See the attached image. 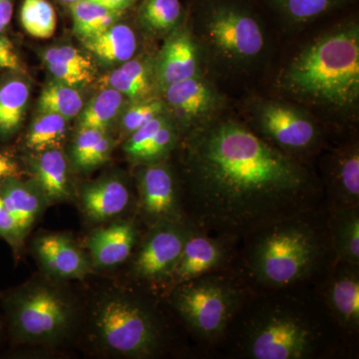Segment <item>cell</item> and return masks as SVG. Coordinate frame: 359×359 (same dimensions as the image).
<instances>
[{"label":"cell","instance_id":"6da1fadb","mask_svg":"<svg viewBox=\"0 0 359 359\" xmlns=\"http://www.w3.org/2000/svg\"><path fill=\"white\" fill-rule=\"evenodd\" d=\"M179 180L189 223L240 243L325 205L316 163L269 145L233 110L181 137Z\"/></svg>","mask_w":359,"mask_h":359},{"label":"cell","instance_id":"7a4b0ae2","mask_svg":"<svg viewBox=\"0 0 359 359\" xmlns=\"http://www.w3.org/2000/svg\"><path fill=\"white\" fill-rule=\"evenodd\" d=\"M273 61L271 95L316 116L330 133L355 132L359 119V18L355 7L308 28Z\"/></svg>","mask_w":359,"mask_h":359},{"label":"cell","instance_id":"3957f363","mask_svg":"<svg viewBox=\"0 0 359 359\" xmlns=\"http://www.w3.org/2000/svg\"><path fill=\"white\" fill-rule=\"evenodd\" d=\"M235 359L354 358L318 285L252 292L216 351Z\"/></svg>","mask_w":359,"mask_h":359},{"label":"cell","instance_id":"277c9868","mask_svg":"<svg viewBox=\"0 0 359 359\" xmlns=\"http://www.w3.org/2000/svg\"><path fill=\"white\" fill-rule=\"evenodd\" d=\"M337 261L325 205L241 241L233 269L252 292L318 285Z\"/></svg>","mask_w":359,"mask_h":359},{"label":"cell","instance_id":"5b68a950","mask_svg":"<svg viewBox=\"0 0 359 359\" xmlns=\"http://www.w3.org/2000/svg\"><path fill=\"white\" fill-rule=\"evenodd\" d=\"M187 11L205 72L219 84L266 75L278 32L259 0H190Z\"/></svg>","mask_w":359,"mask_h":359},{"label":"cell","instance_id":"8992f818","mask_svg":"<svg viewBox=\"0 0 359 359\" xmlns=\"http://www.w3.org/2000/svg\"><path fill=\"white\" fill-rule=\"evenodd\" d=\"M101 295L91 313V337L112 358L148 359L171 349L172 325L155 301L156 290L143 285Z\"/></svg>","mask_w":359,"mask_h":359},{"label":"cell","instance_id":"52a82bcc","mask_svg":"<svg viewBox=\"0 0 359 359\" xmlns=\"http://www.w3.org/2000/svg\"><path fill=\"white\" fill-rule=\"evenodd\" d=\"M167 304L204 353L216 351L250 290L233 269L171 287Z\"/></svg>","mask_w":359,"mask_h":359},{"label":"cell","instance_id":"ba28073f","mask_svg":"<svg viewBox=\"0 0 359 359\" xmlns=\"http://www.w3.org/2000/svg\"><path fill=\"white\" fill-rule=\"evenodd\" d=\"M9 335L25 346H52L74 328L77 308L71 295L47 278H35L0 294Z\"/></svg>","mask_w":359,"mask_h":359},{"label":"cell","instance_id":"9c48e42d","mask_svg":"<svg viewBox=\"0 0 359 359\" xmlns=\"http://www.w3.org/2000/svg\"><path fill=\"white\" fill-rule=\"evenodd\" d=\"M242 119L269 145L306 162L316 163L328 145L330 131L309 111L287 99L250 93Z\"/></svg>","mask_w":359,"mask_h":359},{"label":"cell","instance_id":"30bf717a","mask_svg":"<svg viewBox=\"0 0 359 359\" xmlns=\"http://www.w3.org/2000/svg\"><path fill=\"white\" fill-rule=\"evenodd\" d=\"M192 224L162 221L148 226L131 259L130 278L135 285L166 290Z\"/></svg>","mask_w":359,"mask_h":359},{"label":"cell","instance_id":"8fae6325","mask_svg":"<svg viewBox=\"0 0 359 359\" xmlns=\"http://www.w3.org/2000/svg\"><path fill=\"white\" fill-rule=\"evenodd\" d=\"M160 97L181 137L231 110L230 99L207 72L169 85L161 91Z\"/></svg>","mask_w":359,"mask_h":359},{"label":"cell","instance_id":"7c38bea8","mask_svg":"<svg viewBox=\"0 0 359 359\" xmlns=\"http://www.w3.org/2000/svg\"><path fill=\"white\" fill-rule=\"evenodd\" d=\"M139 214L148 226L162 221L189 223L178 174L168 160L138 165L136 173Z\"/></svg>","mask_w":359,"mask_h":359},{"label":"cell","instance_id":"4fadbf2b","mask_svg":"<svg viewBox=\"0 0 359 359\" xmlns=\"http://www.w3.org/2000/svg\"><path fill=\"white\" fill-rule=\"evenodd\" d=\"M318 175L327 208L359 205V139L358 132L344 135L332 147L328 144L318 156Z\"/></svg>","mask_w":359,"mask_h":359},{"label":"cell","instance_id":"5bb4252c","mask_svg":"<svg viewBox=\"0 0 359 359\" xmlns=\"http://www.w3.org/2000/svg\"><path fill=\"white\" fill-rule=\"evenodd\" d=\"M327 313L347 342L359 346V264L337 259L318 285Z\"/></svg>","mask_w":359,"mask_h":359},{"label":"cell","instance_id":"9a60e30c","mask_svg":"<svg viewBox=\"0 0 359 359\" xmlns=\"http://www.w3.org/2000/svg\"><path fill=\"white\" fill-rule=\"evenodd\" d=\"M238 245L237 241L209 235L192 224L165 292L207 273L233 268Z\"/></svg>","mask_w":359,"mask_h":359},{"label":"cell","instance_id":"2e32d148","mask_svg":"<svg viewBox=\"0 0 359 359\" xmlns=\"http://www.w3.org/2000/svg\"><path fill=\"white\" fill-rule=\"evenodd\" d=\"M205 72L202 52L187 20L168 34L156 53V75L160 93L169 85Z\"/></svg>","mask_w":359,"mask_h":359},{"label":"cell","instance_id":"e0dca14e","mask_svg":"<svg viewBox=\"0 0 359 359\" xmlns=\"http://www.w3.org/2000/svg\"><path fill=\"white\" fill-rule=\"evenodd\" d=\"M32 252L45 276L56 280H83L91 273V259L65 233H42L32 242Z\"/></svg>","mask_w":359,"mask_h":359},{"label":"cell","instance_id":"ac0fdd59","mask_svg":"<svg viewBox=\"0 0 359 359\" xmlns=\"http://www.w3.org/2000/svg\"><path fill=\"white\" fill-rule=\"evenodd\" d=\"M278 32L292 36L353 8L358 0H259Z\"/></svg>","mask_w":359,"mask_h":359},{"label":"cell","instance_id":"d6986e66","mask_svg":"<svg viewBox=\"0 0 359 359\" xmlns=\"http://www.w3.org/2000/svg\"><path fill=\"white\" fill-rule=\"evenodd\" d=\"M181 140L178 126L169 113H163L130 135L123 150L136 165L169 160Z\"/></svg>","mask_w":359,"mask_h":359},{"label":"cell","instance_id":"ffe728a7","mask_svg":"<svg viewBox=\"0 0 359 359\" xmlns=\"http://www.w3.org/2000/svg\"><path fill=\"white\" fill-rule=\"evenodd\" d=\"M138 238L132 219H120L92 231L86 240L92 266L110 269L124 264L136 249Z\"/></svg>","mask_w":359,"mask_h":359},{"label":"cell","instance_id":"44dd1931","mask_svg":"<svg viewBox=\"0 0 359 359\" xmlns=\"http://www.w3.org/2000/svg\"><path fill=\"white\" fill-rule=\"evenodd\" d=\"M79 198L84 216L95 224L121 216L133 204L129 186L119 177H107L88 184Z\"/></svg>","mask_w":359,"mask_h":359},{"label":"cell","instance_id":"7402d4cb","mask_svg":"<svg viewBox=\"0 0 359 359\" xmlns=\"http://www.w3.org/2000/svg\"><path fill=\"white\" fill-rule=\"evenodd\" d=\"M103 88H113L130 102L160 96L156 75V53L130 59L120 67L110 71L100 79Z\"/></svg>","mask_w":359,"mask_h":359},{"label":"cell","instance_id":"603a6c76","mask_svg":"<svg viewBox=\"0 0 359 359\" xmlns=\"http://www.w3.org/2000/svg\"><path fill=\"white\" fill-rule=\"evenodd\" d=\"M0 198L13 215L25 238L48 205L44 194L36 183L23 181L22 178H7L0 181Z\"/></svg>","mask_w":359,"mask_h":359},{"label":"cell","instance_id":"cb8c5ba5","mask_svg":"<svg viewBox=\"0 0 359 359\" xmlns=\"http://www.w3.org/2000/svg\"><path fill=\"white\" fill-rule=\"evenodd\" d=\"M34 182L44 194L48 205L66 203L74 197L69 165L61 149L37 153L32 160Z\"/></svg>","mask_w":359,"mask_h":359},{"label":"cell","instance_id":"d4e9b609","mask_svg":"<svg viewBox=\"0 0 359 359\" xmlns=\"http://www.w3.org/2000/svg\"><path fill=\"white\" fill-rule=\"evenodd\" d=\"M47 69L59 82L70 86L91 84L96 77V68L92 59L69 45L54 46L43 54Z\"/></svg>","mask_w":359,"mask_h":359},{"label":"cell","instance_id":"484cf974","mask_svg":"<svg viewBox=\"0 0 359 359\" xmlns=\"http://www.w3.org/2000/svg\"><path fill=\"white\" fill-rule=\"evenodd\" d=\"M82 41L87 50L96 57L104 62L116 65H122L134 58L140 45L134 28L119 21L100 34Z\"/></svg>","mask_w":359,"mask_h":359},{"label":"cell","instance_id":"4316f807","mask_svg":"<svg viewBox=\"0 0 359 359\" xmlns=\"http://www.w3.org/2000/svg\"><path fill=\"white\" fill-rule=\"evenodd\" d=\"M188 11L181 0H141L137 22L144 34L163 39L187 20Z\"/></svg>","mask_w":359,"mask_h":359},{"label":"cell","instance_id":"83f0119b","mask_svg":"<svg viewBox=\"0 0 359 359\" xmlns=\"http://www.w3.org/2000/svg\"><path fill=\"white\" fill-rule=\"evenodd\" d=\"M325 210L337 259L359 264V205Z\"/></svg>","mask_w":359,"mask_h":359},{"label":"cell","instance_id":"f1b7e54d","mask_svg":"<svg viewBox=\"0 0 359 359\" xmlns=\"http://www.w3.org/2000/svg\"><path fill=\"white\" fill-rule=\"evenodd\" d=\"M114 143L103 130L79 128L73 143L71 156L75 166L92 170L109 160Z\"/></svg>","mask_w":359,"mask_h":359},{"label":"cell","instance_id":"f546056e","mask_svg":"<svg viewBox=\"0 0 359 359\" xmlns=\"http://www.w3.org/2000/svg\"><path fill=\"white\" fill-rule=\"evenodd\" d=\"M68 6L72 16L73 32L81 40L105 32L125 13L112 11L92 0H79Z\"/></svg>","mask_w":359,"mask_h":359},{"label":"cell","instance_id":"4dcf8cb0","mask_svg":"<svg viewBox=\"0 0 359 359\" xmlns=\"http://www.w3.org/2000/svg\"><path fill=\"white\" fill-rule=\"evenodd\" d=\"M30 90L20 79H9L0 85V135L14 133L22 123Z\"/></svg>","mask_w":359,"mask_h":359},{"label":"cell","instance_id":"1f68e13d","mask_svg":"<svg viewBox=\"0 0 359 359\" xmlns=\"http://www.w3.org/2000/svg\"><path fill=\"white\" fill-rule=\"evenodd\" d=\"M127 98L113 88H103L87 104L79 119V128L106 131L124 109Z\"/></svg>","mask_w":359,"mask_h":359},{"label":"cell","instance_id":"d6a6232c","mask_svg":"<svg viewBox=\"0 0 359 359\" xmlns=\"http://www.w3.org/2000/svg\"><path fill=\"white\" fill-rule=\"evenodd\" d=\"M67 135V119L50 112H41L33 121L26 146L33 152L39 153L49 149H61Z\"/></svg>","mask_w":359,"mask_h":359},{"label":"cell","instance_id":"836d02e7","mask_svg":"<svg viewBox=\"0 0 359 359\" xmlns=\"http://www.w3.org/2000/svg\"><path fill=\"white\" fill-rule=\"evenodd\" d=\"M39 106L41 112L54 113L69 120L81 112L84 102L76 87L56 81L45 87Z\"/></svg>","mask_w":359,"mask_h":359},{"label":"cell","instance_id":"e575fe53","mask_svg":"<svg viewBox=\"0 0 359 359\" xmlns=\"http://www.w3.org/2000/svg\"><path fill=\"white\" fill-rule=\"evenodd\" d=\"M20 21L25 32L35 39H50L57 27L55 9L48 0H23Z\"/></svg>","mask_w":359,"mask_h":359},{"label":"cell","instance_id":"d590c367","mask_svg":"<svg viewBox=\"0 0 359 359\" xmlns=\"http://www.w3.org/2000/svg\"><path fill=\"white\" fill-rule=\"evenodd\" d=\"M166 112V105L160 96L130 102L128 107L124 108L121 116L120 124L123 134L128 138L130 135L147 124L149 121Z\"/></svg>","mask_w":359,"mask_h":359},{"label":"cell","instance_id":"8d00e7d4","mask_svg":"<svg viewBox=\"0 0 359 359\" xmlns=\"http://www.w3.org/2000/svg\"><path fill=\"white\" fill-rule=\"evenodd\" d=\"M0 238L11 245L16 256L20 254L25 245V238L21 233L20 226L7 210L4 201L0 198Z\"/></svg>","mask_w":359,"mask_h":359},{"label":"cell","instance_id":"74e56055","mask_svg":"<svg viewBox=\"0 0 359 359\" xmlns=\"http://www.w3.org/2000/svg\"><path fill=\"white\" fill-rule=\"evenodd\" d=\"M0 69L25 72L20 59L14 50L13 43L6 37L0 34Z\"/></svg>","mask_w":359,"mask_h":359},{"label":"cell","instance_id":"f35d334b","mask_svg":"<svg viewBox=\"0 0 359 359\" xmlns=\"http://www.w3.org/2000/svg\"><path fill=\"white\" fill-rule=\"evenodd\" d=\"M25 174L13 156L0 151V181L7 178H22Z\"/></svg>","mask_w":359,"mask_h":359},{"label":"cell","instance_id":"ab89813d","mask_svg":"<svg viewBox=\"0 0 359 359\" xmlns=\"http://www.w3.org/2000/svg\"><path fill=\"white\" fill-rule=\"evenodd\" d=\"M13 0H0V34H2L13 18Z\"/></svg>","mask_w":359,"mask_h":359},{"label":"cell","instance_id":"60d3db41","mask_svg":"<svg viewBox=\"0 0 359 359\" xmlns=\"http://www.w3.org/2000/svg\"><path fill=\"white\" fill-rule=\"evenodd\" d=\"M92 1L112 9V11L125 13L129 8L133 7L138 2V0H92Z\"/></svg>","mask_w":359,"mask_h":359},{"label":"cell","instance_id":"b9f144b4","mask_svg":"<svg viewBox=\"0 0 359 359\" xmlns=\"http://www.w3.org/2000/svg\"><path fill=\"white\" fill-rule=\"evenodd\" d=\"M58 1L62 2V4H67V6H70V4H74V2L79 1V0H58Z\"/></svg>","mask_w":359,"mask_h":359},{"label":"cell","instance_id":"7bdbcfd3","mask_svg":"<svg viewBox=\"0 0 359 359\" xmlns=\"http://www.w3.org/2000/svg\"><path fill=\"white\" fill-rule=\"evenodd\" d=\"M1 330H2V325H1V321H0V334H1Z\"/></svg>","mask_w":359,"mask_h":359}]
</instances>
